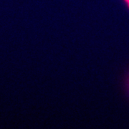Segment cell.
Segmentation results:
<instances>
[{
  "mask_svg": "<svg viewBox=\"0 0 129 129\" xmlns=\"http://www.w3.org/2000/svg\"><path fill=\"white\" fill-rule=\"evenodd\" d=\"M128 91H129V78H128Z\"/></svg>",
  "mask_w": 129,
  "mask_h": 129,
  "instance_id": "3957f363",
  "label": "cell"
},
{
  "mask_svg": "<svg viewBox=\"0 0 129 129\" xmlns=\"http://www.w3.org/2000/svg\"><path fill=\"white\" fill-rule=\"evenodd\" d=\"M126 5H127V7H128V9H129V1L126 3Z\"/></svg>",
  "mask_w": 129,
  "mask_h": 129,
  "instance_id": "6da1fadb",
  "label": "cell"
},
{
  "mask_svg": "<svg viewBox=\"0 0 129 129\" xmlns=\"http://www.w3.org/2000/svg\"><path fill=\"white\" fill-rule=\"evenodd\" d=\"M128 1H129V0H123V2H124L125 4H126V3H127V2H128Z\"/></svg>",
  "mask_w": 129,
  "mask_h": 129,
  "instance_id": "7a4b0ae2",
  "label": "cell"
}]
</instances>
